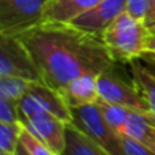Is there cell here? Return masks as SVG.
<instances>
[{"label":"cell","mask_w":155,"mask_h":155,"mask_svg":"<svg viewBox=\"0 0 155 155\" xmlns=\"http://www.w3.org/2000/svg\"><path fill=\"white\" fill-rule=\"evenodd\" d=\"M22 131L21 123H0V153L15 154Z\"/></svg>","instance_id":"obj_16"},{"label":"cell","mask_w":155,"mask_h":155,"mask_svg":"<svg viewBox=\"0 0 155 155\" xmlns=\"http://www.w3.org/2000/svg\"><path fill=\"white\" fill-rule=\"evenodd\" d=\"M97 79V75H82L68 82L60 91L65 104L71 109L95 104L99 99Z\"/></svg>","instance_id":"obj_9"},{"label":"cell","mask_w":155,"mask_h":155,"mask_svg":"<svg viewBox=\"0 0 155 155\" xmlns=\"http://www.w3.org/2000/svg\"><path fill=\"white\" fill-rule=\"evenodd\" d=\"M0 76H19L41 80L29 51L16 35H0Z\"/></svg>","instance_id":"obj_7"},{"label":"cell","mask_w":155,"mask_h":155,"mask_svg":"<svg viewBox=\"0 0 155 155\" xmlns=\"http://www.w3.org/2000/svg\"><path fill=\"white\" fill-rule=\"evenodd\" d=\"M0 155H15V154H8V153H0Z\"/></svg>","instance_id":"obj_25"},{"label":"cell","mask_w":155,"mask_h":155,"mask_svg":"<svg viewBox=\"0 0 155 155\" xmlns=\"http://www.w3.org/2000/svg\"><path fill=\"white\" fill-rule=\"evenodd\" d=\"M101 2L102 0H49L45 5L44 21L68 23Z\"/></svg>","instance_id":"obj_11"},{"label":"cell","mask_w":155,"mask_h":155,"mask_svg":"<svg viewBox=\"0 0 155 155\" xmlns=\"http://www.w3.org/2000/svg\"><path fill=\"white\" fill-rule=\"evenodd\" d=\"M19 142L25 146V148L29 151L30 155H57L46 143H44L41 139L34 136L25 127H23V131H22Z\"/></svg>","instance_id":"obj_17"},{"label":"cell","mask_w":155,"mask_h":155,"mask_svg":"<svg viewBox=\"0 0 155 155\" xmlns=\"http://www.w3.org/2000/svg\"><path fill=\"white\" fill-rule=\"evenodd\" d=\"M144 25L148 27V30H153L155 27V0H151L150 3V10L144 19Z\"/></svg>","instance_id":"obj_21"},{"label":"cell","mask_w":155,"mask_h":155,"mask_svg":"<svg viewBox=\"0 0 155 155\" xmlns=\"http://www.w3.org/2000/svg\"><path fill=\"white\" fill-rule=\"evenodd\" d=\"M16 37L29 51L41 80L59 93L75 78L99 76L114 64L102 37L71 23L44 21Z\"/></svg>","instance_id":"obj_1"},{"label":"cell","mask_w":155,"mask_h":155,"mask_svg":"<svg viewBox=\"0 0 155 155\" xmlns=\"http://www.w3.org/2000/svg\"><path fill=\"white\" fill-rule=\"evenodd\" d=\"M146 51L155 52V33H151L150 31V34H148L147 41H146Z\"/></svg>","instance_id":"obj_23"},{"label":"cell","mask_w":155,"mask_h":155,"mask_svg":"<svg viewBox=\"0 0 155 155\" xmlns=\"http://www.w3.org/2000/svg\"><path fill=\"white\" fill-rule=\"evenodd\" d=\"M30 97L34 101H37L41 106L57 118L63 120L64 123H72V113H71V107L65 104L63 95L56 91L54 88L49 87L46 83L42 80H35L31 82L30 88L27 91Z\"/></svg>","instance_id":"obj_10"},{"label":"cell","mask_w":155,"mask_h":155,"mask_svg":"<svg viewBox=\"0 0 155 155\" xmlns=\"http://www.w3.org/2000/svg\"><path fill=\"white\" fill-rule=\"evenodd\" d=\"M0 123H21L18 102L0 97Z\"/></svg>","instance_id":"obj_18"},{"label":"cell","mask_w":155,"mask_h":155,"mask_svg":"<svg viewBox=\"0 0 155 155\" xmlns=\"http://www.w3.org/2000/svg\"><path fill=\"white\" fill-rule=\"evenodd\" d=\"M150 34L144 22L137 21L127 11L117 16L102 33V41L114 63H128L140 59L146 51Z\"/></svg>","instance_id":"obj_2"},{"label":"cell","mask_w":155,"mask_h":155,"mask_svg":"<svg viewBox=\"0 0 155 155\" xmlns=\"http://www.w3.org/2000/svg\"><path fill=\"white\" fill-rule=\"evenodd\" d=\"M150 31H151V33H155V27H154V29H153V30H150Z\"/></svg>","instance_id":"obj_26"},{"label":"cell","mask_w":155,"mask_h":155,"mask_svg":"<svg viewBox=\"0 0 155 155\" xmlns=\"http://www.w3.org/2000/svg\"><path fill=\"white\" fill-rule=\"evenodd\" d=\"M31 82L19 76H0V97L19 102L27 94Z\"/></svg>","instance_id":"obj_14"},{"label":"cell","mask_w":155,"mask_h":155,"mask_svg":"<svg viewBox=\"0 0 155 155\" xmlns=\"http://www.w3.org/2000/svg\"><path fill=\"white\" fill-rule=\"evenodd\" d=\"M121 142H123V147L127 155H155L153 150H150L148 147H146L142 143L134 139L121 136Z\"/></svg>","instance_id":"obj_20"},{"label":"cell","mask_w":155,"mask_h":155,"mask_svg":"<svg viewBox=\"0 0 155 155\" xmlns=\"http://www.w3.org/2000/svg\"><path fill=\"white\" fill-rule=\"evenodd\" d=\"M19 121L31 132L49 146L57 155L63 153L65 147V127L67 123L57 118L48 110H45L29 94L18 102Z\"/></svg>","instance_id":"obj_3"},{"label":"cell","mask_w":155,"mask_h":155,"mask_svg":"<svg viewBox=\"0 0 155 155\" xmlns=\"http://www.w3.org/2000/svg\"><path fill=\"white\" fill-rule=\"evenodd\" d=\"M97 105H98L99 110H101L104 118L106 120V123L120 135L121 128H123L124 123L128 118V114L132 109H128V107L121 106V105L110 104V102H106L101 98L97 101Z\"/></svg>","instance_id":"obj_15"},{"label":"cell","mask_w":155,"mask_h":155,"mask_svg":"<svg viewBox=\"0 0 155 155\" xmlns=\"http://www.w3.org/2000/svg\"><path fill=\"white\" fill-rule=\"evenodd\" d=\"M139 60L140 59H137L129 64L132 71V82L136 84L150 106L151 112L155 114V74L146 65H143Z\"/></svg>","instance_id":"obj_13"},{"label":"cell","mask_w":155,"mask_h":155,"mask_svg":"<svg viewBox=\"0 0 155 155\" xmlns=\"http://www.w3.org/2000/svg\"><path fill=\"white\" fill-rule=\"evenodd\" d=\"M49 0H0V35H19L44 22Z\"/></svg>","instance_id":"obj_5"},{"label":"cell","mask_w":155,"mask_h":155,"mask_svg":"<svg viewBox=\"0 0 155 155\" xmlns=\"http://www.w3.org/2000/svg\"><path fill=\"white\" fill-rule=\"evenodd\" d=\"M140 60H144V61L148 63V64L155 65V52H151V51L143 52V54H142V57H140Z\"/></svg>","instance_id":"obj_22"},{"label":"cell","mask_w":155,"mask_h":155,"mask_svg":"<svg viewBox=\"0 0 155 155\" xmlns=\"http://www.w3.org/2000/svg\"><path fill=\"white\" fill-rule=\"evenodd\" d=\"M71 113L72 124L90 139L98 143L112 155H127L121 142V135H118L106 123L97 102L86 106L74 107L71 109Z\"/></svg>","instance_id":"obj_4"},{"label":"cell","mask_w":155,"mask_h":155,"mask_svg":"<svg viewBox=\"0 0 155 155\" xmlns=\"http://www.w3.org/2000/svg\"><path fill=\"white\" fill-rule=\"evenodd\" d=\"M15 155H30L29 151L25 148V146L22 144L21 142L18 143V146H16V150H15Z\"/></svg>","instance_id":"obj_24"},{"label":"cell","mask_w":155,"mask_h":155,"mask_svg":"<svg viewBox=\"0 0 155 155\" xmlns=\"http://www.w3.org/2000/svg\"><path fill=\"white\" fill-rule=\"evenodd\" d=\"M99 98L110 104L121 105L142 113H153L144 97L134 82L128 83L113 71V67L105 70L97 79Z\"/></svg>","instance_id":"obj_6"},{"label":"cell","mask_w":155,"mask_h":155,"mask_svg":"<svg viewBox=\"0 0 155 155\" xmlns=\"http://www.w3.org/2000/svg\"><path fill=\"white\" fill-rule=\"evenodd\" d=\"M60 155H112L72 123L65 127V147Z\"/></svg>","instance_id":"obj_12"},{"label":"cell","mask_w":155,"mask_h":155,"mask_svg":"<svg viewBox=\"0 0 155 155\" xmlns=\"http://www.w3.org/2000/svg\"><path fill=\"white\" fill-rule=\"evenodd\" d=\"M150 3L151 0H127L125 11L135 19L144 22L150 10Z\"/></svg>","instance_id":"obj_19"},{"label":"cell","mask_w":155,"mask_h":155,"mask_svg":"<svg viewBox=\"0 0 155 155\" xmlns=\"http://www.w3.org/2000/svg\"><path fill=\"white\" fill-rule=\"evenodd\" d=\"M125 7L127 0H102L68 23L83 31L102 37V33L120 14L125 11Z\"/></svg>","instance_id":"obj_8"}]
</instances>
